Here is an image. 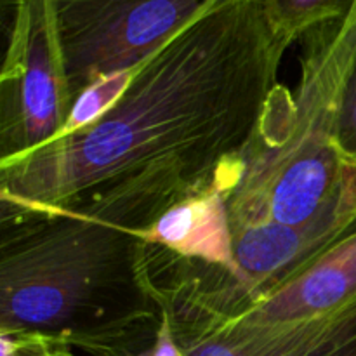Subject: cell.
<instances>
[{
    "label": "cell",
    "instance_id": "2",
    "mask_svg": "<svg viewBox=\"0 0 356 356\" xmlns=\"http://www.w3.org/2000/svg\"><path fill=\"white\" fill-rule=\"evenodd\" d=\"M0 332L125 356L159 318L148 243L136 233L59 212H0Z\"/></svg>",
    "mask_w": 356,
    "mask_h": 356
},
{
    "label": "cell",
    "instance_id": "4",
    "mask_svg": "<svg viewBox=\"0 0 356 356\" xmlns=\"http://www.w3.org/2000/svg\"><path fill=\"white\" fill-rule=\"evenodd\" d=\"M299 75L268 103L228 198L232 228L259 222L356 225V169L337 145L356 68V0L301 38Z\"/></svg>",
    "mask_w": 356,
    "mask_h": 356
},
{
    "label": "cell",
    "instance_id": "11",
    "mask_svg": "<svg viewBox=\"0 0 356 356\" xmlns=\"http://www.w3.org/2000/svg\"><path fill=\"white\" fill-rule=\"evenodd\" d=\"M127 356H184L183 351H181L179 344H177L176 339H174L169 316H167L163 306H162V316H160L159 323H156L152 336H149L145 343L139 344V346L136 348L134 351H131Z\"/></svg>",
    "mask_w": 356,
    "mask_h": 356
},
{
    "label": "cell",
    "instance_id": "5",
    "mask_svg": "<svg viewBox=\"0 0 356 356\" xmlns=\"http://www.w3.org/2000/svg\"><path fill=\"white\" fill-rule=\"evenodd\" d=\"M73 103L54 2L10 0L0 72V160L58 138Z\"/></svg>",
    "mask_w": 356,
    "mask_h": 356
},
{
    "label": "cell",
    "instance_id": "1",
    "mask_svg": "<svg viewBox=\"0 0 356 356\" xmlns=\"http://www.w3.org/2000/svg\"><path fill=\"white\" fill-rule=\"evenodd\" d=\"M289 47L263 0H218L136 66L103 117L0 160V212L138 233L188 198L233 191Z\"/></svg>",
    "mask_w": 356,
    "mask_h": 356
},
{
    "label": "cell",
    "instance_id": "8",
    "mask_svg": "<svg viewBox=\"0 0 356 356\" xmlns=\"http://www.w3.org/2000/svg\"><path fill=\"white\" fill-rule=\"evenodd\" d=\"M353 0H263L275 26L291 44L320 24L337 19L350 9Z\"/></svg>",
    "mask_w": 356,
    "mask_h": 356
},
{
    "label": "cell",
    "instance_id": "9",
    "mask_svg": "<svg viewBox=\"0 0 356 356\" xmlns=\"http://www.w3.org/2000/svg\"><path fill=\"white\" fill-rule=\"evenodd\" d=\"M134 73L136 66L131 70H124V72L104 76V79L90 83L87 89H83L76 96L68 122H66L65 129H63V132L59 136L73 134V132L82 131L83 127H87L92 122H96L97 118L103 117L120 99L124 90L131 83Z\"/></svg>",
    "mask_w": 356,
    "mask_h": 356
},
{
    "label": "cell",
    "instance_id": "3",
    "mask_svg": "<svg viewBox=\"0 0 356 356\" xmlns=\"http://www.w3.org/2000/svg\"><path fill=\"white\" fill-rule=\"evenodd\" d=\"M148 271L184 356H356V226L254 287L152 243Z\"/></svg>",
    "mask_w": 356,
    "mask_h": 356
},
{
    "label": "cell",
    "instance_id": "7",
    "mask_svg": "<svg viewBox=\"0 0 356 356\" xmlns=\"http://www.w3.org/2000/svg\"><path fill=\"white\" fill-rule=\"evenodd\" d=\"M229 195L232 191L221 186L188 198L136 235L184 259L218 268L247 285L233 245Z\"/></svg>",
    "mask_w": 356,
    "mask_h": 356
},
{
    "label": "cell",
    "instance_id": "10",
    "mask_svg": "<svg viewBox=\"0 0 356 356\" xmlns=\"http://www.w3.org/2000/svg\"><path fill=\"white\" fill-rule=\"evenodd\" d=\"M337 145H339L343 159L356 169V68L348 86L346 97H344Z\"/></svg>",
    "mask_w": 356,
    "mask_h": 356
},
{
    "label": "cell",
    "instance_id": "6",
    "mask_svg": "<svg viewBox=\"0 0 356 356\" xmlns=\"http://www.w3.org/2000/svg\"><path fill=\"white\" fill-rule=\"evenodd\" d=\"M73 97L138 66L218 0H52Z\"/></svg>",
    "mask_w": 356,
    "mask_h": 356
},
{
    "label": "cell",
    "instance_id": "12",
    "mask_svg": "<svg viewBox=\"0 0 356 356\" xmlns=\"http://www.w3.org/2000/svg\"><path fill=\"white\" fill-rule=\"evenodd\" d=\"M45 356H75V355H73L72 348L59 343V341H54V343L51 344V348L47 350V353H45Z\"/></svg>",
    "mask_w": 356,
    "mask_h": 356
}]
</instances>
